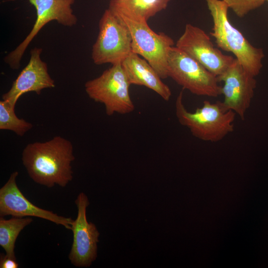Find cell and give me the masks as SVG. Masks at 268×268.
<instances>
[{"label":"cell","mask_w":268,"mask_h":268,"mask_svg":"<svg viewBox=\"0 0 268 268\" xmlns=\"http://www.w3.org/2000/svg\"><path fill=\"white\" fill-rule=\"evenodd\" d=\"M239 17L243 18L250 11L264 4L266 0H222Z\"/></svg>","instance_id":"ac0fdd59"},{"label":"cell","mask_w":268,"mask_h":268,"mask_svg":"<svg viewBox=\"0 0 268 268\" xmlns=\"http://www.w3.org/2000/svg\"><path fill=\"white\" fill-rule=\"evenodd\" d=\"M175 113L179 123L187 128L193 136L205 141L218 142L233 132L236 114L227 109L222 102L205 100L194 112L189 111L183 103V92L175 102Z\"/></svg>","instance_id":"3957f363"},{"label":"cell","mask_w":268,"mask_h":268,"mask_svg":"<svg viewBox=\"0 0 268 268\" xmlns=\"http://www.w3.org/2000/svg\"><path fill=\"white\" fill-rule=\"evenodd\" d=\"M255 77L235 58L225 71L217 77L219 82H223L221 87V94L224 96L223 104L242 120L244 119L254 96L256 87Z\"/></svg>","instance_id":"8fae6325"},{"label":"cell","mask_w":268,"mask_h":268,"mask_svg":"<svg viewBox=\"0 0 268 268\" xmlns=\"http://www.w3.org/2000/svg\"><path fill=\"white\" fill-rule=\"evenodd\" d=\"M131 85L145 86L169 101L172 93L169 87L144 59L132 52L121 63Z\"/></svg>","instance_id":"5bb4252c"},{"label":"cell","mask_w":268,"mask_h":268,"mask_svg":"<svg viewBox=\"0 0 268 268\" xmlns=\"http://www.w3.org/2000/svg\"><path fill=\"white\" fill-rule=\"evenodd\" d=\"M211 16L213 27L210 34L217 46L232 53L245 69L256 76L260 72L265 57L263 50L252 45L243 34L230 22L229 9L222 0H205Z\"/></svg>","instance_id":"7a4b0ae2"},{"label":"cell","mask_w":268,"mask_h":268,"mask_svg":"<svg viewBox=\"0 0 268 268\" xmlns=\"http://www.w3.org/2000/svg\"><path fill=\"white\" fill-rule=\"evenodd\" d=\"M75 159L71 142L61 136L28 144L22 152V164L36 183L51 188L65 187L73 179Z\"/></svg>","instance_id":"6da1fadb"},{"label":"cell","mask_w":268,"mask_h":268,"mask_svg":"<svg viewBox=\"0 0 268 268\" xmlns=\"http://www.w3.org/2000/svg\"><path fill=\"white\" fill-rule=\"evenodd\" d=\"M75 203L77 214L71 224L73 241L68 259L75 267L86 268L97 257L99 232L95 225L87 220L86 208L89 204L87 196L82 192L79 193Z\"/></svg>","instance_id":"30bf717a"},{"label":"cell","mask_w":268,"mask_h":268,"mask_svg":"<svg viewBox=\"0 0 268 268\" xmlns=\"http://www.w3.org/2000/svg\"><path fill=\"white\" fill-rule=\"evenodd\" d=\"M18 175L13 172L0 189V216L13 217L33 216L43 218L71 230L73 219L60 216L52 211L41 208L30 202L22 194L16 182Z\"/></svg>","instance_id":"7c38bea8"},{"label":"cell","mask_w":268,"mask_h":268,"mask_svg":"<svg viewBox=\"0 0 268 268\" xmlns=\"http://www.w3.org/2000/svg\"><path fill=\"white\" fill-rule=\"evenodd\" d=\"M15 105L6 100L0 101V130H8L22 136L33 128V125L19 118L15 113Z\"/></svg>","instance_id":"e0dca14e"},{"label":"cell","mask_w":268,"mask_h":268,"mask_svg":"<svg viewBox=\"0 0 268 268\" xmlns=\"http://www.w3.org/2000/svg\"><path fill=\"white\" fill-rule=\"evenodd\" d=\"M33 221L29 217H13L5 219L0 218V246L5 252V255L16 260L14 248L16 240L20 232Z\"/></svg>","instance_id":"2e32d148"},{"label":"cell","mask_w":268,"mask_h":268,"mask_svg":"<svg viewBox=\"0 0 268 268\" xmlns=\"http://www.w3.org/2000/svg\"><path fill=\"white\" fill-rule=\"evenodd\" d=\"M167 63L168 77L184 89L198 96L216 97L221 94L217 76L176 46L171 48Z\"/></svg>","instance_id":"8992f818"},{"label":"cell","mask_w":268,"mask_h":268,"mask_svg":"<svg viewBox=\"0 0 268 268\" xmlns=\"http://www.w3.org/2000/svg\"><path fill=\"white\" fill-rule=\"evenodd\" d=\"M171 0H110L108 8L112 11L128 14L147 21L166 9Z\"/></svg>","instance_id":"9a60e30c"},{"label":"cell","mask_w":268,"mask_h":268,"mask_svg":"<svg viewBox=\"0 0 268 268\" xmlns=\"http://www.w3.org/2000/svg\"><path fill=\"white\" fill-rule=\"evenodd\" d=\"M18 263L16 260L7 257L5 254H1L0 255V268H18Z\"/></svg>","instance_id":"d6986e66"},{"label":"cell","mask_w":268,"mask_h":268,"mask_svg":"<svg viewBox=\"0 0 268 268\" xmlns=\"http://www.w3.org/2000/svg\"><path fill=\"white\" fill-rule=\"evenodd\" d=\"M36 9V18L33 26L23 41L4 58V62L13 69L19 68L22 56L29 44L41 29L55 20L65 26L71 27L77 22L71 5L75 0H28Z\"/></svg>","instance_id":"ba28073f"},{"label":"cell","mask_w":268,"mask_h":268,"mask_svg":"<svg viewBox=\"0 0 268 268\" xmlns=\"http://www.w3.org/2000/svg\"><path fill=\"white\" fill-rule=\"evenodd\" d=\"M266 1L268 2V0H266Z\"/></svg>","instance_id":"ffe728a7"},{"label":"cell","mask_w":268,"mask_h":268,"mask_svg":"<svg viewBox=\"0 0 268 268\" xmlns=\"http://www.w3.org/2000/svg\"><path fill=\"white\" fill-rule=\"evenodd\" d=\"M131 84L121 63L112 65L98 77L86 81L85 90L90 98L104 105L108 116L133 112L135 106L130 94Z\"/></svg>","instance_id":"5b68a950"},{"label":"cell","mask_w":268,"mask_h":268,"mask_svg":"<svg viewBox=\"0 0 268 268\" xmlns=\"http://www.w3.org/2000/svg\"><path fill=\"white\" fill-rule=\"evenodd\" d=\"M42 52V49L37 47L31 50L28 64L13 81L10 89L2 95V100L15 105L20 97L26 93L35 92L40 95L43 89L55 86L47 64L41 58Z\"/></svg>","instance_id":"4fadbf2b"},{"label":"cell","mask_w":268,"mask_h":268,"mask_svg":"<svg viewBox=\"0 0 268 268\" xmlns=\"http://www.w3.org/2000/svg\"><path fill=\"white\" fill-rule=\"evenodd\" d=\"M175 46L217 77L225 71L235 59L215 48L203 30L190 23L186 25Z\"/></svg>","instance_id":"9c48e42d"},{"label":"cell","mask_w":268,"mask_h":268,"mask_svg":"<svg viewBox=\"0 0 268 268\" xmlns=\"http://www.w3.org/2000/svg\"><path fill=\"white\" fill-rule=\"evenodd\" d=\"M111 11L128 27L132 38V52L146 60L161 79L168 77V56L174 45V40L163 32H155L145 20L123 12Z\"/></svg>","instance_id":"277c9868"},{"label":"cell","mask_w":268,"mask_h":268,"mask_svg":"<svg viewBox=\"0 0 268 268\" xmlns=\"http://www.w3.org/2000/svg\"><path fill=\"white\" fill-rule=\"evenodd\" d=\"M99 28L92 50L94 63L100 65L122 63L132 52V38L128 27L108 8L100 18Z\"/></svg>","instance_id":"52a82bcc"}]
</instances>
